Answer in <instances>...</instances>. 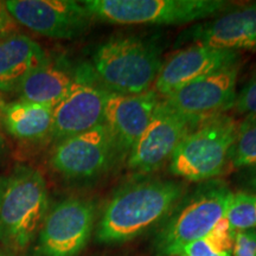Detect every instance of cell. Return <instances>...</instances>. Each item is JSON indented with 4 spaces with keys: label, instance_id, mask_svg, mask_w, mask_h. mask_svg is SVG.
Masks as SVG:
<instances>
[{
    "label": "cell",
    "instance_id": "obj_15",
    "mask_svg": "<svg viewBox=\"0 0 256 256\" xmlns=\"http://www.w3.org/2000/svg\"><path fill=\"white\" fill-rule=\"evenodd\" d=\"M160 98L151 90L138 95L107 92L104 124L113 136L121 154L127 156L151 120Z\"/></svg>",
    "mask_w": 256,
    "mask_h": 256
},
{
    "label": "cell",
    "instance_id": "obj_6",
    "mask_svg": "<svg viewBox=\"0 0 256 256\" xmlns=\"http://www.w3.org/2000/svg\"><path fill=\"white\" fill-rule=\"evenodd\" d=\"M234 192L215 180L198 188L160 230L156 238L159 256H177L188 243L206 238L226 216Z\"/></svg>",
    "mask_w": 256,
    "mask_h": 256
},
{
    "label": "cell",
    "instance_id": "obj_24",
    "mask_svg": "<svg viewBox=\"0 0 256 256\" xmlns=\"http://www.w3.org/2000/svg\"><path fill=\"white\" fill-rule=\"evenodd\" d=\"M182 254L185 256H232V252H220L216 249L206 236L188 243L182 250Z\"/></svg>",
    "mask_w": 256,
    "mask_h": 256
},
{
    "label": "cell",
    "instance_id": "obj_8",
    "mask_svg": "<svg viewBox=\"0 0 256 256\" xmlns=\"http://www.w3.org/2000/svg\"><path fill=\"white\" fill-rule=\"evenodd\" d=\"M200 124L160 98L145 130L128 153L127 166L140 174L158 171L170 162L184 138Z\"/></svg>",
    "mask_w": 256,
    "mask_h": 256
},
{
    "label": "cell",
    "instance_id": "obj_12",
    "mask_svg": "<svg viewBox=\"0 0 256 256\" xmlns=\"http://www.w3.org/2000/svg\"><path fill=\"white\" fill-rule=\"evenodd\" d=\"M5 5L17 24L56 40L81 36L92 19L82 2L72 0H10Z\"/></svg>",
    "mask_w": 256,
    "mask_h": 256
},
{
    "label": "cell",
    "instance_id": "obj_26",
    "mask_svg": "<svg viewBox=\"0 0 256 256\" xmlns=\"http://www.w3.org/2000/svg\"><path fill=\"white\" fill-rule=\"evenodd\" d=\"M246 185L250 188L252 192H256V166L246 170Z\"/></svg>",
    "mask_w": 256,
    "mask_h": 256
},
{
    "label": "cell",
    "instance_id": "obj_27",
    "mask_svg": "<svg viewBox=\"0 0 256 256\" xmlns=\"http://www.w3.org/2000/svg\"><path fill=\"white\" fill-rule=\"evenodd\" d=\"M5 102H4V98H2V92H0V115H2V108L5 107Z\"/></svg>",
    "mask_w": 256,
    "mask_h": 256
},
{
    "label": "cell",
    "instance_id": "obj_21",
    "mask_svg": "<svg viewBox=\"0 0 256 256\" xmlns=\"http://www.w3.org/2000/svg\"><path fill=\"white\" fill-rule=\"evenodd\" d=\"M232 110L247 116L256 115V72L238 92Z\"/></svg>",
    "mask_w": 256,
    "mask_h": 256
},
{
    "label": "cell",
    "instance_id": "obj_23",
    "mask_svg": "<svg viewBox=\"0 0 256 256\" xmlns=\"http://www.w3.org/2000/svg\"><path fill=\"white\" fill-rule=\"evenodd\" d=\"M232 256H256V229L238 230L235 232Z\"/></svg>",
    "mask_w": 256,
    "mask_h": 256
},
{
    "label": "cell",
    "instance_id": "obj_1",
    "mask_svg": "<svg viewBox=\"0 0 256 256\" xmlns=\"http://www.w3.org/2000/svg\"><path fill=\"white\" fill-rule=\"evenodd\" d=\"M183 192V185L168 179H146L126 185L106 206L96 240L115 244L138 238L164 218Z\"/></svg>",
    "mask_w": 256,
    "mask_h": 256
},
{
    "label": "cell",
    "instance_id": "obj_18",
    "mask_svg": "<svg viewBox=\"0 0 256 256\" xmlns=\"http://www.w3.org/2000/svg\"><path fill=\"white\" fill-rule=\"evenodd\" d=\"M0 119L5 130L22 142H40L51 136L54 107L19 100L5 104Z\"/></svg>",
    "mask_w": 256,
    "mask_h": 256
},
{
    "label": "cell",
    "instance_id": "obj_16",
    "mask_svg": "<svg viewBox=\"0 0 256 256\" xmlns=\"http://www.w3.org/2000/svg\"><path fill=\"white\" fill-rule=\"evenodd\" d=\"M46 60L40 44L19 32L0 40V92H17L28 72Z\"/></svg>",
    "mask_w": 256,
    "mask_h": 256
},
{
    "label": "cell",
    "instance_id": "obj_20",
    "mask_svg": "<svg viewBox=\"0 0 256 256\" xmlns=\"http://www.w3.org/2000/svg\"><path fill=\"white\" fill-rule=\"evenodd\" d=\"M226 217L235 232L256 228V192L238 191L232 194Z\"/></svg>",
    "mask_w": 256,
    "mask_h": 256
},
{
    "label": "cell",
    "instance_id": "obj_10",
    "mask_svg": "<svg viewBox=\"0 0 256 256\" xmlns=\"http://www.w3.org/2000/svg\"><path fill=\"white\" fill-rule=\"evenodd\" d=\"M95 215L90 200L72 197L60 202L43 220L38 252L42 256H78L90 238Z\"/></svg>",
    "mask_w": 256,
    "mask_h": 256
},
{
    "label": "cell",
    "instance_id": "obj_29",
    "mask_svg": "<svg viewBox=\"0 0 256 256\" xmlns=\"http://www.w3.org/2000/svg\"><path fill=\"white\" fill-rule=\"evenodd\" d=\"M177 256H185V255H183V254H180V255H177Z\"/></svg>",
    "mask_w": 256,
    "mask_h": 256
},
{
    "label": "cell",
    "instance_id": "obj_17",
    "mask_svg": "<svg viewBox=\"0 0 256 256\" xmlns=\"http://www.w3.org/2000/svg\"><path fill=\"white\" fill-rule=\"evenodd\" d=\"M74 78L75 72H70L62 62H51L48 58L28 72L17 92L23 101L55 107L69 92Z\"/></svg>",
    "mask_w": 256,
    "mask_h": 256
},
{
    "label": "cell",
    "instance_id": "obj_2",
    "mask_svg": "<svg viewBox=\"0 0 256 256\" xmlns=\"http://www.w3.org/2000/svg\"><path fill=\"white\" fill-rule=\"evenodd\" d=\"M48 190L38 170L17 165L0 178V242L14 250L34 241L46 216Z\"/></svg>",
    "mask_w": 256,
    "mask_h": 256
},
{
    "label": "cell",
    "instance_id": "obj_22",
    "mask_svg": "<svg viewBox=\"0 0 256 256\" xmlns=\"http://www.w3.org/2000/svg\"><path fill=\"white\" fill-rule=\"evenodd\" d=\"M235 230L229 223L228 218L226 216L220 220L218 223L214 226L209 235L206 236L212 243L214 247L218 249L220 252H232L234 238H235Z\"/></svg>",
    "mask_w": 256,
    "mask_h": 256
},
{
    "label": "cell",
    "instance_id": "obj_28",
    "mask_svg": "<svg viewBox=\"0 0 256 256\" xmlns=\"http://www.w3.org/2000/svg\"><path fill=\"white\" fill-rule=\"evenodd\" d=\"M2 151H4V144H2V139L0 136V156L2 154Z\"/></svg>",
    "mask_w": 256,
    "mask_h": 256
},
{
    "label": "cell",
    "instance_id": "obj_14",
    "mask_svg": "<svg viewBox=\"0 0 256 256\" xmlns=\"http://www.w3.org/2000/svg\"><path fill=\"white\" fill-rule=\"evenodd\" d=\"M182 40L236 52L256 49V4L232 8L194 25L182 34Z\"/></svg>",
    "mask_w": 256,
    "mask_h": 256
},
{
    "label": "cell",
    "instance_id": "obj_19",
    "mask_svg": "<svg viewBox=\"0 0 256 256\" xmlns=\"http://www.w3.org/2000/svg\"><path fill=\"white\" fill-rule=\"evenodd\" d=\"M229 164L235 170L256 166V115H248L240 122L235 142L230 151Z\"/></svg>",
    "mask_w": 256,
    "mask_h": 256
},
{
    "label": "cell",
    "instance_id": "obj_11",
    "mask_svg": "<svg viewBox=\"0 0 256 256\" xmlns=\"http://www.w3.org/2000/svg\"><path fill=\"white\" fill-rule=\"evenodd\" d=\"M240 60L206 74L162 98L179 113L203 122L235 104Z\"/></svg>",
    "mask_w": 256,
    "mask_h": 256
},
{
    "label": "cell",
    "instance_id": "obj_13",
    "mask_svg": "<svg viewBox=\"0 0 256 256\" xmlns=\"http://www.w3.org/2000/svg\"><path fill=\"white\" fill-rule=\"evenodd\" d=\"M240 60L238 52L192 44L172 55L162 63L153 90L160 98L215 70Z\"/></svg>",
    "mask_w": 256,
    "mask_h": 256
},
{
    "label": "cell",
    "instance_id": "obj_3",
    "mask_svg": "<svg viewBox=\"0 0 256 256\" xmlns=\"http://www.w3.org/2000/svg\"><path fill=\"white\" fill-rule=\"evenodd\" d=\"M162 66L154 42L121 36L110 38L96 49L92 68L108 92L138 95L151 90Z\"/></svg>",
    "mask_w": 256,
    "mask_h": 256
},
{
    "label": "cell",
    "instance_id": "obj_7",
    "mask_svg": "<svg viewBox=\"0 0 256 256\" xmlns=\"http://www.w3.org/2000/svg\"><path fill=\"white\" fill-rule=\"evenodd\" d=\"M113 136L104 124L57 142L50 165L70 182H88L107 174L122 158Z\"/></svg>",
    "mask_w": 256,
    "mask_h": 256
},
{
    "label": "cell",
    "instance_id": "obj_4",
    "mask_svg": "<svg viewBox=\"0 0 256 256\" xmlns=\"http://www.w3.org/2000/svg\"><path fill=\"white\" fill-rule=\"evenodd\" d=\"M238 124L226 114L203 121L176 148L168 162L170 172L188 182H208L222 174L229 164Z\"/></svg>",
    "mask_w": 256,
    "mask_h": 256
},
{
    "label": "cell",
    "instance_id": "obj_25",
    "mask_svg": "<svg viewBox=\"0 0 256 256\" xmlns=\"http://www.w3.org/2000/svg\"><path fill=\"white\" fill-rule=\"evenodd\" d=\"M18 34V25L6 8L5 2H0V40Z\"/></svg>",
    "mask_w": 256,
    "mask_h": 256
},
{
    "label": "cell",
    "instance_id": "obj_9",
    "mask_svg": "<svg viewBox=\"0 0 256 256\" xmlns=\"http://www.w3.org/2000/svg\"><path fill=\"white\" fill-rule=\"evenodd\" d=\"M107 92L92 66H82L75 70L69 92L54 107L51 138L60 142L104 124Z\"/></svg>",
    "mask_w": 256,
    "mask_h": 256
},
{
    "label": "cell",
    "instance_id": "obj_5",
    "mask_svg": "<svg viewBox=\"0 0 256 256\" xmlns=\"http://www.w3.org/2000/svg\"><path fill=\"white\" fill-rule=\"evenodd\" d=\"M92 19L119 25H177L214 18L230 8L223 0H84Z\"/></svg>",
    "mask_w": 256,
    "mask_h": 256
}]
</instances>
